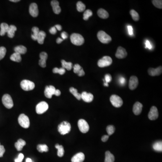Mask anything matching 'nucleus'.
Returning <instances> with one entry per match:
<instances>
[{
  "mask_svg": "<svg viewBox=\"0 0 162 162\" xmlns=\"http://www.w3.org/2000/svg\"><path fill=\"white\" fill-rule=\"evenodd\" d=\"M20 86L24 91H31L35 88V84L33 82L29 80H24L21 82Z\"/></svg>",
  "mask_w": 162,
  "mask_h": 162,
  "instance_id": "423d86ee",
  "label": "nucleus"
},
{
  "mask_svg": "<svg viewBox=\"0 0 162 162\" xmlns=\"http://www.w3.org/2000/svg\"><path fill=\"white\" fill-rule=\"evenodd\" d=\"M60 94H61V92H60V91L59 90H56L55 95H56V96H60Z\"/></svg>",
  "mask_w": 162,
  "mask_h": 162,
  "instance_id": "4d7b16f0",
  "label": "nucleus"
},
{
  "mask_svg": "<svg viewBox=\"0 0 162 162\" xmlns=\"http://www.w3.org/2000/svg\"><path fill=\"white\" fill-rule=\"evenodd\" d=\"M29 13L33 17H36L38 16L39 11L38 6L37 4L33 3L30 5L29 7Z\"/></svg>",
  "mask_w": 162,
  "mask_h": 162,
  "instance_id": "2eb2a0df",
  "label": "nucleus"
},
{
  "mask_svg": "<svg viewBox=\"0 0 162 162\" xmlns=\"http://www.w3.org/2000/svg\"><path fill=\"white\" fill-rule=\"evenodd\" d=\"M143 105L140 102H137L134 104L133 107V112L136 115L140 114L142 111Z\"/></svg>",
  "mask_w": 162,
  "mask_h": 162,
  "instance_id": "6ab92c4d",
  "label": "nucleus"
},
{
  "mask_svg": "<svg viewBox=\"0 0 162 162\" xmlns=\"http://www.w3.org/2000/svg\"><path fill=\"white\" fill-rule=\"evenodd\" d=\"M78 124L79 130L81 133H88L89 130V126L87 122L84 119H81L78 120Z\"/></svg>",
  "mask_w": 162,
  "mask_h": 162,
  "instance_id": "9d476101",
  "label": "nucleus"
},
{
  "mask_svg": "<svg viewBox=\"0 0 162 162\" xmlns=\"http://www.w3.org/2000/svg\"><path fill=\"white\" fill-rule=\"evenodd\" d=\"M152 2L156 7L159 9L162 8V1L161 0H154Z\"/></svg>",
  "mask_w": 162,
  "mask_h": 162,
  "instance_id": "79ce46f5",
  "label": "nucleus"
},
{
  "mask_svg": "<svg viewBox=\"0 0 162 162\" xmlns=\"http://www.w3.org/2000/svg\"><path fill=\"white\" fill-rule=\"evenodd\" d=\"M85 158V155L83 153H78L72 157L71 161L72 162H83Z\"/></svg>",
  "mask_w": 162,
  "mask_h": 162,
  "instance_id": "aec40b11",
  "label": "nucleus"
},
{
  "mask_svg": "<svg viewBox=\"0 0 162 162\" xmlns=\"http://www.w3.org/2000/svg\"><path fill=\"white\" fill-rule=\"evenodd\" d=\"M5 152V149L3 145H0V157H3Z\"/></svg>",
  "mask_w": 162,
  "mask_h": 162,
  "instance_id": "49530a36",
  "label": "nucleus"
},
{
  "mask_svg": "<svg viewBox=\"0 0 162 162\" xmlns=\"http://www.w3.org/2000/svg\"><path fill=\"white\" fill-rule=\"evenodd\" d=\"M53 72L54 74H59L60 75H63L65 73V70L63 68H55L53 70Z\"/></svg>",
  "mask_w": 162,
  "mask_h": 162,
  "instance_id": "ea45409f",
  "label": "nucleus"
},
{
  "mask_svg": "<svg viewBox=\"0 0 162 162\" xmlns=\"http://www.w3.org/2000/svg\"><path fill=\"white\" fill-rule=\"evenodd\" d=\"M71 129L70 124L67 121H64L58 126V132L61 135H64L70 132Z\"/></svg>",
  "mask_w": 162,
  "mask_h": 162,
  "instance_id": "f257e3e1",
  "label": "nucleus"
},
{
  "mask_svg": "<svg viewBox=\"0 0 162 162\" xmlns=\"http://www.w3.org/2000/svg\"><path fill=\"white\" fill-rule=\"evenodd\" d=\"M18 122L22 127L24 129L29 128L30 126V121L29 117L22 114L19 115L18 118Z\"/></svg>",
  "mask_w": 162,
  "mask_h": 162,
  "instance_id": "20e7f679",
  "label": "nucleus"
},
{
  "mask_svg": "<svg viewBox=\"0 0 162 162\" xmlns=\"http://www.w3.org/2000/svg\"><path fill=\"white\" fill-rule=\"evenodd\" d=\"M62 66L63 68L66 69L70 71L71 70L73 67V64L71 62H67L64 60H61Z\"/></svg>",
  "mask_w": 162,
  "mask_h": 162,
  "instance_id": "c85d7f7f",
  "label": "nucleus"
},
{
  "mask_svg": "<svg viewBox=\"0 0 162 162\" xmlns=\"http://www.w3.org/2000/svg\"><path fill=\"white\" fill-rule=\"evenodd\" d=\"M55 27H56V30H58L59 31H61L62 30V27L60 25H59V24H57V25H56L55 26Z\"/></svg>",
  "mask_w": 162,
  "mask_h": 162,
  "instance_id": "6e6d98bb",
  "label": "nucleus"
},
{
  "mask_svg": "<svg viewBox=\"0 0 162 162\" xmlns=\"http://www.w3.org/2000/svg\"><path fill=\"white\" fill-rule=\"evenodd\" d=\"M127 53L126 50L124 48L119 46L117 49L115 56L118 59H123L126 57Z\"/></svg>",
  "mask_w": 162,
  "mask_h": 162,
  "instance_id": "4468645a",
  "label": "nucleus"
},
{
  "mask_svg": "<svg viewBox=\"0 0 162 162\" xmlns=\"http://www.w3.org/2000/svg\"><path fill=\"white\" fill-rule=\"evenodd\" d=\"M127 29L129 31V33L130 35H132L133 34V29L132 26L130 25L127 26Z\"/></svg>",
  "mask_w": 162,
  "mask_h": 162,
  "instance_id": "603ef678",
  "label": "nucleus"
},
{
  "mask_svg": "<svg viewBox=\"0 0 162 162\" xmlns=\"http://www.w3.org/2000/svg\"><path fill=\"white\" fill-rule=\"evenodd\" d=\"M152 45L151 43L148 40H146L145 42V48H148L149 49H151L152 48Z\"/></svg>",
  "mask_w": 162,
  "mask_h": 162,
  "instance_id": "09e8293b",
  "label": "nucleus"
},
{
  "mask_svg": "<svg viewBox=\"0 0 162 162\" xmlns=\"http://www.w3.org/2000/svg\"><path fill=\"white\" fill-rule=\"evenodd\" d=\"M56 148L58 149V151H57V155L58 156L60 157H62L64 155V149L63 146L61 145L57 144L55 145Z\"/></svg>",
  "mask_w": 162,
  "mask_h": 162,
  "instance_id": "7c9ffc66",
  "label": "nucleus"
},
{
  "mask_svg": "<svg viewBox=\"0 0 162 162\" xmlns=\"http://www.w3.org/2000/svg\"><path fill=\"white\" fill-rule=\"evenodd\" d=\"M10 1H12V2H19V1H19V0H11Z\"/></svg>",
  "mask_w": 162,
  "mask_h": 162,
  "instance_id": "052dcab7",
  "label": "nucleus"
},
{
  "mask_svg": "<svg viewBox=\"0 0 162 162\" xmlns=\"http://www.w3.org/2000/svg\"><path fill=\"white\" fill-rule=\"evenodd\" d=\"M23 158H24V155H23V154L20 153L18 155V157L16 159H15V162H22L23 160Z\"/></svg>",
  "mask_w": 162,
  "mask_h": 162,
  "instance_id": "a18cd8bd",
  "label": "nucleus"
},
{
  "mask_svg": "<svg viewBox=\"0 0 162 162\" xmlns=\"http://www.w3.org/2000/svg\"><path fill=\"white\" fill-rule=\"evenodd\" d=\"M51 5L52 7L53 10L56 14H59L61 11V8L59 5V1L56 0L52 1L51 2Z\"/></svg>",
  "mask_w": 162,
  "mask_h": 162,
  "instance_id": "412c9836",
  "label": "nucleus"
},
{
  "mask_svg": "<svg viewBox=\"0 0 162 162\" xmlns=\"http://www.w3.org/2000/svg\"><path fill=\"white\" fill-rule=\"evenodd\" d=\"M15 52L17 53L20 54H24L27 52V48L23 46L20 45L16 46L15 48Z\"/></svg>",
  "mask_w": 162,
  "mask_h": 162,
  "instance_id": "cd10ccee",
  "label": "nucleus"
},
{
  "mask_svg": "<svg viewBox=\"0 0 162 162\" xmlns=\"http://www.w3.org/2000/svg\"><path fill=\"white\" fill-rule=\"evenodd\" d=\"M61 37H62V39L63 40H65V39L68 38V34L66 32H63L61 33Z\"/></svg>",
  "mask_w": 162,
  "mask_h": 162,
  "instance_id": "8fccbe9b",
  "label": "nucleus"
},
{
  "mask_svg": "<svg viewBox=\"0 0 162 162\" xmlns=\"http://www.w3.org/2000/svg\"><path fill=\"white\" fill-rule=\"evenodd\" d=\"M7 52V49L4 47H1L0 48V60L4 58Z\"/></svg>",
  "mask_w": 162,
  "mask_h": 162,
  "instance_id": "37998d69",
  "label": "nucleus"
},
{
  "mask_svg": "<svg viewBox=\"0 0 162 162\" xmlns=\"http://www.w3.org/2000/svg\"><path fill=\"white\" fill-rule=\"evenodd\" d=\"M48 104L46 102L42 101L40 102L36 106V113L39 114H41L48 110Z\"/></svg>",
  "mask_w": 162,
  "mask_h": 162,
  "instance_id": "1a4fd4ad",
  "label": "nucleus"
},
{
  "mask_svg": "<svg viewBox=\"0 0 162 162\" xmlns=\"http://www.w3.org/2000/svg\"><path fill=\"white\" fill-rule=\"evenodd\" d=\"M82 68L79 64H75L74 66V72L75 74H78Z\"/></svg>",
  "mask_w": 162,
  "mask_h": 162,
  "instance_id": "c03bdc74",
  "label": "nucleus"
},
{
  "mask_svg": "<svg viewBox=\"0 0 162 162\" xmlns=\"http://www.w3.org/2000/svg\"><path fill=\"white\" fill-rule=\"evenodd\" d=\"M97 38L98 40L104 44H107L111 41L112 38L110 36L103 31H100L97 33Z\"/></svg>",
  "mask_w": 162,
  "mask_h": 162,
  "instance_id": "7ed1b4c3",
  "label": "nucleus"
},
{
  "mask_svg": "<svg viewBox=\"0 0 162 162\" xmlns=\"http://www.w3.org/2000/svg\"><path fill=\"white\" fill-rule=\"evenodd\" d=\"M37 149L39 152L43 153L44 152H48V147L46 145H38L37 146Z\"/></svg>",
  "mask_w": 162,
  "mask_h": 162,
  "instance_id": "f704fd0d",
  "label": "nucleus"
},
{
  "mask_svg": "<svg viewBox=\"0 0 162 162\" xmlns=\"http://www.w3.org/2000/svg\"><path fill=\"white\" fill-rule=\"evenodd\" d=\"M26 145V142L23 139H20L15 143V147L18 151H21L23 148V146Z\"/></svg>",
  "mask_w": 162,
  "mask_h": 162,
  "instance_id": "5701e85b",
  "label": "nucleus"
},
{
  "mask_svg": "<svg viewBox=\"0 0 162 162\" xmlns=\"http://www.w3.org/2000/svg\"><path fill=\"white\" fill-rule=\"evenodd\" d=\"M2 103L4 105L5 107L7 108H12L14 106L13 100L11 97L10 95L8 94H5L3 96L2 98Z\"/></svg>",
  "mask_w": 162,
  "mask_h": 162,
  "instance_id": "6e6552de",
  "label": "nucleus"
},
{
  "mask_svg": "<svg viewBox=\"0 0 162 162\" xmlns=\"http://www.w3.org/2000/svg\"><path fill=\"white\" fill-rule=\"evenodd\" d=\"M0 145H1V144H0Z\"/></svg>",
  "mask_w": 162,
  "mask_h": 162,
  "instance_id": "680f3d73",
  "label": "nucleus"
},
{
  "mask_svg": "<svg viewBox=\"0 0 162 162\" xmlns=\"http://www.w3.org/2000/svg\"><path fill=\"white\" fill-rule=\"evenodd\" d=\"M50 33H51L52 34H55L57 33V30L56 29L55 27H53L49 30Z\"/></svg>",
  "mask_w": 162,
  "mask_h": 162,
  "instance_id": "de8ad7c7",
  "label": "nucleus"
},
{
  "mask_svg": "<svg viewBox=\"0 0 162 162\" xmlns=\"http://www.w3.org/2000/svg\"><path fill=\"white\" fill-rule=\"evenodd\" d=\"M97 15L100 18L103 19H106L109 16L108 12L104 9H100L97 11Z\"/></svg>",
  "mask_w": 162,
  "mask_h": 162,
  "instance_id": "4be33fe9",
  "label": "nucleus"
},
{
  "mask_svg": "<svg viewBox=\"0 0 162 162\" xmlns=\"http://www.w3.org/2000/svg\"><path fill=\"white\" fill-rule=\"evenodd\" d=\"M17 30V27L16 26L13 25H11L9 26L8 30L7 35L10 38H13L15 36V32Z\"/></svg>",
  "mask_w": 162,
  "mask_h": 162,
  "instance_id": "b1692460",
  "label": "nucleus"
},
{
  "mask_svg": "<svg viewBox=\"0 0 162 162\" xmlns=\"http://www.w3.org/2000/svg\"><path fill=\"white\" fill-rule=\"evenodd\" d=\"M9 26L8 24L6 23H1V31H0V35L1 36H3L5 35V34L7 32Z\"/></svg>",
  "mask_w": 162,
  "mask_h": 162,
  "instance_id": "a878e982",
  "label": "nucleus"
},
{
  "mask_svg": "<svg viewBox=\"0 0 162 162\" xmlns=\"http://www.w3.org/2000/svg\"><path fill=\"white\" fill-rule=\"evenodd\" d=\"M81 99H82L85 102L90 103L93 100L94 96L90 93L84 92L81 94Z\"/></svg>",
  "mask_w": 162,
  "mask_h": 162,
  "instance_id": "dca6fc26",
  "label": "nucleus"
},
{
  "mask_svg": "<svg viewBox=\"0 0 162 162\" xmlns=\"http://www.w3.org/2000/svg\"><path fill=\"white\" fill-rule=\"evenodd\" d=\"M40 60L39 64L40 66L42 68L46 67V61L48 58V55L45 52H42L40 54Z\"/></svg>",
  "mask_w": 162,
  "mask_h": 162,
  "instance_id": "a211bd4d",
  "label": "nucleus"
},
{
  "mask_svg": "<svg viewBox=\"0 0 162 162\" xmlns=\"http://www.w3.org/2000/svg\"><path fill=\"white\" fill-rule=\"evenodd\" d=\"M108 138H109V136L108 135H104V136L102 137L101 140H102V141L103 142H105L107 141Z\"/></svg>",
  "mask_w": 162,
  "mask_h": 162,
  "instance_id": "864d4df0",
  "label": "nucleus"
},
{
  "mask_svg": "<svg viewBox=\"0 0 162 162\" xmlns=\"http://www.w3.org/2000/svg\"><path fill=\"white\" fill-rule=\"evenodd\" d=\"M159 117V112L157 108L155 106L151 108L148 114V118L150 120H155Z\"/></svg>",
  "mask_w": 162,
  "mask_h": 162,
  "instance_id": "f8f14e48",
  "label": "nucleus"
},
{
  "mask_svg": "<svg viewBox=\"0 0 162 162\" xmlns=\"http://www.w3.org/2000/svg\"><path fill=\"white\" fill-rule=\"evenodd\" d=\"M56 88L53 86H46L44 94L46 97L51 99L53 95H55L56 91Z\"/></svg>",
  "mask_w": 162,
  "mask_h": 162,
  "instance_id": "9b49d317",
  "label": "nucleus"
},
{
  "mask_svg": "<svg viewBox=\"0 0 162 162\" xmlns=\"http://www.w3.org/2000/svg\"><path fill=\"white\" fill-rule=\"evenodd\" d=\"M78 76H80V77H82V76H84L85 75V72L83 70V68H82V70H80L78 74Z\"/></svg>",
  "mask_w": 162,
  "mask_h": 162,
  "instance_id": "5fc2aeb1",
  "label": "nucleus"
},
{
  "mask_svg": "<svg viewBox=\"0 0 162 162\" xmlns=\"http://www.w3.org/2000/svg\"><path fill=\"white\" fill-rule=\"evenodd\" d=\"M149 74L150 76H159L161 74L162 72V66H159L156 68H149L148 70Z\"/></svg>",
  "mask_w": 162,
  "mask_h": 162,
  "instance_id": "f3484780",
  "label": "nucleus"
},
{
  "mask_svg": "<svg viewBox=\"0 0 162 162\" xmlns=\"http://www.w3.org/2000/svg\"><path fill=\"white\" fill-rule=\"evenodd\" d=\"M115 128L113 125H108L106 127V131L108 136H111L114 133Z\"/></svg>",
  "mask_w": 162,
  "mask_h": 162,
  "instance_id": "a19ab883",
  "label": "nucleus"
},
{
  "mask_svg": "<svg viewBox=\"0 0 162 162\" xmlns=\"http://www.w3.org/2000/svg\"><path fill=\"white\" fill-rule=\"evenodd\" d=\"M130 14L134 21H137L139 20V18H140L139 14L135 10H131L130 11Z\"/></svg>",
  "mask_w": 162,
  "mask_h": 162,
  "instance_id": "e433bc0d",
  "label": "nucleus"
},
{
  "mask_svg": "<svg viewBox=\"0 0 162 162\" xmlns=\"http://www.w3.org/2000/svg\"><path fill=\"white\" fill-rule=\"evenodd\" d=\"M70 91L72 94H73L75 97H76L78 100H80L81 99V94L78 93V90L74 88H71L70 89Z\"/></svg>",
  "mask_w": 162,
  "mask_h": 162,
  "instance_id": "72a5a7b5",
  "label": "nucleus"
},
{
  "mask_svg": "<svg viewBox=\"0 0 162 162\" xmlns=\"http://www.w3.org/2000/svg\"><path fill=\"white\" fill-rule=\"evenodd\" d=\"M114 156L113 154L111 153L109 151L105 152V158L104 162H114Z\"/></svg>",
  "mask_w": 162,
  "mask_h": 162,
  "instance_id": "bb28decb",
  "label": "nucleus"
},
{
  "mask_svg": "<svg viewBox=\"0 0 162 162\" xmlns=\"http://www.w3.org/2000/svg\"><path fill=\"white\" fill-rule=\"evenodd\" d=\"M110 101L112 105L116 108H119L122 106L123 101L121 97L116 95H112L110 98Z\"/></svg>",
  "mask_w": 162,
  "mask_h": 162,
  "instance_id": "0eeeda50",
  "label": "nucleus"
},
{
  "mask_svg": "<svg viewBox=\"0 0 162 162\" xmlns=\"http://www.w3.org/2000/svg\"><path fill=\"white\" fill-rule=\"evenodd\" d=\"M119 81L121 85L123 86L124 85H125V83L126 82L125 78H123V77H121V78H119Z\"/></svg>",
  "mask_w": 162,
  "mask_h": 162,
  "instance_id": "3c124183",
  "label": "nucleus"
},
{
  "mask_svg": "<svg viewBox=\"0 0 162 162\" xmlns=\"http://www.w3.org/2000/svg\"><path fill=\"white\" fill-rule=\"evenodd\" d=\"M63 41V40L62 38H60V37L57 38V40H56V42H57L58 44H60V43H61Z\"/></svg>",
  "mask_w": 162,
  "mask_h": 162,
  "instance_id": "13d9d810",
  "label": "nucleus"
},
{
  "mask_svg": "<svg viewBox=\"0 0 162 162\" xmlns=\"http://www.w3.org/2000/svg\"><path fill=\"white\" fill-rule=\"evenodd\" d=\"M139 81L136 76H133L131 77L129 82V88L131 90H133L137 88L138 86Z\"/></svg>",
  "mask_w": 162,
  "mask_h": 162,
  "instance_id": "ddd939ff",
  "label": "nucleus"
},
{
  "mask_svg": "<svg viewBox=\"0 0 162 162\" xmlns=\"http://www.w3.org/2000/svg\"><path fill=\"white\" fill-rule=\"evenodd\" d=\"M93 15L92 11L90 10H87L85 11L83 14V19L85 20H88L89 18Z\"/></svg>",
  "mask_w": 162,
  "mask_h": 162,
  "instance_id": "58836bf2",
  "label": "nucleus"
},
{
  "mask_svg": "<svg viewBox=\"0 0 162 162\" xmlns=\"http://www.w3.org/2000/svg\"><path fill=\"white\" fill-rule=\"evenodd\" d=\"M46 36V33L45 32H44L43 31H40L38 37H37V41L38 43L40 44H43L44 42Z\"/></svg>",
  "mask_w": 162,
  "mask_h": 162,
  "instance_id": "393cba45",
  "label": "nucleus"
},
{
  "mask_svg": "<svg viewBox=\"0 0 162 162\" xmlns=\"http://www.w3.org/2000/svg\"><path fill=\"white\" fill-rule=\"evenodd\" d=\"M10 59L12 61L17 62H20L22 60L21 55L16 52L14 53L11 56Z\"/></svg>",
  "mask_w": 162,
  "mask_h": 162,
  "instance_id": "c756f323",
  "label": "nucleus"
},
{
  "mask_svg": "<svg viewBox=\"0 0 162 162\" xmlns=\"http://www.w3.org/2000/svg\"><path fill=\"white\" fill-rule=\"evenodd\" d=\"M25 162H33V161H32V160L31 159L28 158L26 159Z\"/></svg>",
  "mask_w": 162,
  "mask_h": 162,
  "instance_id": "bf43d9fd",
  "label": "nucleus"
},
{
  "mask_svg": "<svg viewBox=\"0 0 162 162\" xmlns=\"http://www.w3.org/2000/svg\"><path fill=\"white\" fill-rule=\"evenodd\" d=\"M112 63V59L110 56H104L102 59L98 61V66L100 68H104L110 66Z\"/></svg>",
  "mask_w": 162,
  "mask_h": 162,
  "instance_id": "39448f33",
  "label": "nucleus"
},
{
  "mask_svg": "<svg viewBox=\"0 0 162 162\" xmlns=\"http://www.w3.org/2000/svg\"><path fill=\"white\" fill-rule=\"evenodd\" d=\"M112 78L111 75L110 74H106L105 75L104 77V79H103L104 82V86H108V83L111 82V81Z\"/></svg>",
  "mask_w": 162,
  "mask_h": 162,
  "instance_id": "4c0bfd02",
  "label": "nucleus"
},
{
  "mask_svg": "<svg viewBox=\"0 0 162 162\" xmlns=\"http://www.w3.org/2000/svg\"><path fill=\"white\" fill-rule=\"evenodd\" d=\"M77 9L78 11L80 12L84 11L86 9L85 5L84 4L82 1H78L77 3Z\"/></svg>",
  "mask_w": 162,
  "mask_h": 162,
  "instance_id": "c9c22d12",
  "label": "nucleus"
},
{
  "mask_svg": "<svg viewBox=\"0 0 162 162\" xmlns=\"http://www.w3.org/2000/svg\"><path fill=\"white\" fill-rule=\"evenodd\" d=\"M70 40L73 44L76 46H81L84 43V39L81 34L73 33L71 35Z\"/></svg>",
  "mask_w": 162,
  "mask_h": 162,
  "instance_id": "f03ea898",
  "label": "nucleus"
},
{
  "mask_svg": "<svg viewBox=\"0 0 162 162\" xmlns=\"http://www.w3.org/2000/svg\"><path fill=\"white\" fill-rule=\"evenodd\" d=\"M32 31L33 32V34H32V39L34 41H37V37H38V34H39L40 30L38 27H34L32 28Z\"/></svg>",
  "mask_w": 162,
  "mask_h": 162,
  "instance_id": "2f4dec72",
  "label": "nucleus"
},
{
  "mask_svg": "<svg viewBox=\"0 0 162 162\" xmlns=\"http://www.w3.org/2000/svg\"><path fill=\"white\" fill-rule=\"evenodd\" d=\"M153 148L155 151L158 152L162 151V141H157L153 145Z\"/></svg>",
  "mask_w": 162,
  "mask_h": 162,
  "instance_id": "473e14b6",
  "label": "nucleus"
}]
</instances>
